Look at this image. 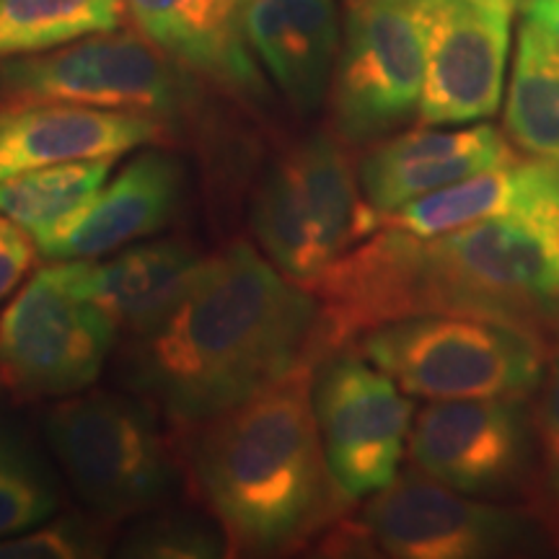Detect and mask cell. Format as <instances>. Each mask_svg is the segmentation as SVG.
I'll return each instance as SVG.
<instances>
[{
  "mask_svg": "<svg viewBox=\"0 0 559 559\" xmlns=\"http://www.w3.org/2000/svg\"><path fill=\"white\" fill-rule=\"evenodd\" d=\"M324 313L326 355L402 317L464 313L559 332V164L536 158L508 213L436 239L381 226L311 285Z\"/></svg>",
  "mask_w": 559,
  "mask_h": 559,
  "instance_id": "obj_1",
  "label": "cell"
},
{
  "mask_svg": "<svg viewBox=\"0 0 559 559\" xmlns=\"http://www.w3.org/2000/svg\"><path fill=\"white\" fill-rule=\"evenodd\" d=\"M128 337L124 386L187 430L326 358L319 296L249 241L205 257L177 304Z\"/></svg>",
  "mask_w": 559,
  "mask_h": 559,
  "instance_id": "obj_2",
  "label": "cell"
},
{
  "mask_svg": "<svg viewBox=\"0 0 559 559\" xmlns=\"http://www.w3.org/2000/svg\"><path fill=\"white\" fill-rule=\"evenodd\" d=\"M313 366L192 428L187 481L228 539V555L304 547L353 502L334 481L313 415Z\"/></svg>",
  "mask_w": 559,
  "mask_h": 559,
  "instance_id": "obj_3",
  "label": "cell"
},
{
  "mask_svg": "<svg viewBox=\"0 0 559 559\" xmlns=\"http://www.w3.org/2000/svg\"><path fill=\"white\" fill-rule=\"evenodd\" d=\"M249 223L264 257L311 285L383 218L362 192L349 145L334 130H317L270 160L251 194Z\"/></svg>",
  "mask_w": 559,
  "mask_h": 559,
  "instance_id": "obj_4",
  "label": "cell"
},
{
  "mask_svg": "<svg viewBox=\"0 0 559 559\" xmlns=\"http://www.w3.org/2000/svg\"><path fill=\"white\" fill-rule=\"evenodd\" d=\"M362 358L425 402L531 396L549 342L526 326L464 313L402 317L358 337Z\"/></svg>",
  "mask_w": 559,
  "mask_h": 559,
  "instance_id": "obj_5",
  "label": "cell"
},
{
  "mask_svg": "<svg viewBox=\"0 0 559 559\" xmlns=\"http://www.w3.org/2000/svg\"><path fill=\"white\" fill-rule=\"evenodd\" d=\"M45 436L88 513L117 523L164 508L177 492L179 461L140 396L79 391L47 409Z\"/></svg>",
  "mask_w": 559,
  "mask_h": 559,
  "instance_id": "obj_6",
  "label": "cell"
},
{
  "mask_svg": "<svg viewBox=\"0 0 559 559\" xmlns=\"http://www.w3.org/2000/svg\"><path fill=\"white\" fill-rule=\"evenodd\" d=\"M120 326L50 262L0 313V383L19 400H66L96 383Z\"/></svg>",
  "mask_w": 559,
  "mask_h": 559,
  "instance_id": "obj_7",
  "label": "cell"
},
{
  "mask_svg": "<svg viewBox=\"0 0 559 559\" xmlns=\"http://www.w3.org/2000/svg\"><path fill=\"white\" fill-rule=\"evenodd\" d=\"M169 55L135 32H104L0 60V107L66 102L177 120L194 94Z\"/></svg>",
  "mask_w": 559,
  "mask_h": 559,
  "instance_id": "obj_8",
  "label": "cell"
},
{
  "mask_svg": "<svg viewBox=\"0 0 559 559\" xmlns=\"http://www.w3.org/2000/svg\"><path fill=\"white\" fill-rule=\"evenodd\" d=\"M370 555L396 559H487L555 549L528 508L472 498L419 469L370 495L358 515Z\"/></svg>",
  "mask_w": 559,
  "mask_h": 559,
  "instance_id": "obj_9",
  "label": "cell"
},
{
  "mask_svg": "<svg viewBox=\"0 0 559 559\" xmlns=\"http://www.w3.org/2000/svg\"><path fill=\"white\" fill-rule=\"evenodd\" d=\"M425 81L423 0H353L330 86L332 130L370 148L417 117Z\"/></svg>",
  "mask_w": 559,
  "mask_h": 559,
  "instance_id": "obj_10",
  "label": "cell"
},
{
  "mask_svg": "<svg viewBox=\"0 0 559 559\" xmlns=\"http://www.w3.org/2000/svg\"><path fill=\"white\" fill-rule=\"evenodd\" d=\"M311 396L326 464L342 492L362 500L391 485L415 415L400 383L347 347L319 362Z\"/></svg>",
  "mask_w": 559,
  "mask_h": 559,
  "instance_id": "obj_11",
  "label": "cell"
},
{
  "mask_svg": "<svg viewBox=\"0 0 559 559\" xmlns=\"http://www.w3.org/2000/svg\"><path fill=\"white\" fill-rule=\"evenodd\" d=\"M412 466L481 500H521L536 469L531 396L451 400L425 407L412 423Z\"/></svg>",
  "mask_w": 559,
  "mask_h": 559,
  "instance_id": "obj_12",
  "label": "cell"
},
{
  "mask_svg": "<svg viewBox=\"0 0 559 559\" xmlns=\"http://www.w3.org/2000/svg\"><path fill=\"white\" fill-rule=\"evenodd\" d=\"M425 81L419 128L487 120L500 109L510 13L477 0H423Z\"/></svg>",
  "mask_w": 559,
  "mask_h": 559,
  "instance_id": "obj_13",
  "label": "cell"
},
{
  "mask_svg": "<svg viewBox=\"0 0 559 559\" xmlns=\"http://www.w3.org/2000/svg\"><path fill=\"white\" fill-rule=\"evenodd\" d=\"M185 185V166L174 153H138L79 213L37 243L39 254L52 262L99 260L156 236L177 218Z\"/></svg>",
  "mask_w": 559,
  "mask_h": 559,
  "instance_id": "obj_14",
  "label": "cell"
},
{
  "mask_svg": "<svg viewBox=\"0 0 559 559\" xmlns=\"http://www.w3.org/2000/svg\"><path fill=\"white\" fill-rule=\"evenodd\" d=\"M166 120L128 109L32 102L0 107V179L83 158H120L166 140Z\"/></svg>",
  "mask_w": 559,
  "mask_h": 559,
  "instance_id": "obj_15",
  "label": "cell"
},
{
  "mask_svg": "<svg viewBox=\"0 0 559 559\" xmlns=\"http://www.w3.org/2000/svg\"><path fill=\"white\" fill-rule=\"evenodd\" d=\"M513 143L492 124L461 130L419 128L383 138L362 153V192L381 218L474 174L515 164Z\"/></svg>",
  "mask_w": 559,
  "mask_h": 559,
  "instance_id": "obj_16",
  "label": "cell"
},
{
  "mask_svg": "<svg viewBox=\"0 0 559 559\" xmlns=\"http://www.w3.org/2000/svg\"><path fill=\"white\" fill-rule=\"evenodd\" d=\"M243 37L298 115L324 104L342 41L334 0H249Z\"/></svg>",
  "mask_w": 559,
  "mask_h": 559,
  "instance_id": "obj_17",
  "label": "cell"
},
{
  "mask_svg": "<svg viewBox=\"0 0 559 559\" xmlns=\"http://www.w3.org/2000/svg\"><path fill=\"white\" fill-rule=\"evenodd\" d=\"M70 277L115 319L122 332L138 334L177 304L205 262L194 243L169 239L138 241L107 260H66Z\"/></svg>",
  "mask_w": 559,
  "mask_h": 559,
  "instance_id": "obj_18",
  "label": "cell"
},
{
  "mask_svg": "<svg viewBox=\"0 0 559 559\" xmlns=\"http://www.w3.org/2000/svg\"><path fill=\"white\" fill-rule=\"evenodd\" d=\"M515 148L559 164V41L523 19L506 102Z\"/></svg>",
  "mask_w": 559,
  "mask_h": 559,
  "instance_id": "obj_19",
  "label": "cell"
},
{
  "mask_svg": "<svg viewBox=\"0 0 559 559\" xmlns=\"http://www.w3.org/2000/svg\"><path fill=\"white\" fill-rule=\"evenodd\" d=\"M534 171L536 158L474 174L407 202L386 215L383 226L402 228L419 239H436L472 223L495 218L519 205L534 179Z\"/></svg>",
  "mask_w": 559,
  "mask_h": 559,
  "instance_id": "obj_20",
  "label": "cell"
},
{
  "mask_svg": "<svg viewBox=\"0 0 559 559\" xmlns=\"http://www.w3.org/2000/svg\"><path fill=\"white\" fill-rule=\"evenodd\" d=\"M111 166L115 158H83L0 179V213L39 243L107 185Z\"/></svg>",
  "mask_w": 559,
  "mask_h": 559,
  "instance_id": "obj_21",
  "label": "cell"
},
{
  "mask_svg": "<svg viewBox=\"0 0 559 559\" xmlns=\"http://www.w3.org/2000/svg\"><path fill=\"white\" fill-rule=\"evenodd\" d=\"M124 0H0V60L120 29Z\"/></svg>",
  "mask_w": 559,
  "mask_h": 559,
  "instance_id": "obj_22",
  "label": "cell"
},
{
  "mask_svg": "<svg viewBox=\"0 0 559 559\" xmlns=\"http://www.w3.org/2000/svg\"><path fill=\"white\" fill-rule=\"evenodd\" d=\"M60 508V489L29 440L0 423V539L24 534Z\"/></svg>",
  "mask_w": 559,
  "mask_h": 559,
  "instance_id": "obj_23",
  "label": "cell"
},
{
  "mask_svg": "<svg viewBox=\"0 0 559 559\" xmlns=\"http://www.w3.org/2000/svg\"><path fill=\"white\" fill-rule=\"evenodd\" d=\"M536 469L526 508L547 528L559 549V332L549 340L539 386L531 394Z\"/></svg>",
  "mask_w": 559,
  "mask_h": 559,
  "instance_id": "obj_24",
  "label": "cell"
},
{
  "mask_svg": "<svg viewBox=\"0 0 559 559\" xmlns=\"http://www.w3.org/2000/svg\"><path fill=\"white\" fill-rule=\"evenodd\" d=\"M120 544V557L138 559H215L228 555V539L215 519L177 508L145 513Z\"/></svg>",
  "mask_w": 559,
  "mask_h": 559,
  "instance_id": "obj_25",
  "label": "cell"
},
{
  "mask_svg": "<svg viewBox=\"0 0 559 559\" xmlns=\"http://www.w3.org/2000/svg\"><path fill=\"white\" fill-rule=\"evenodd\" d=\"M115 523L94 513L52 515L24 534L0 539V559H96L109 549Z\"/></svg>",
  "mask_w": 559,
  "mask_h": 559,
  "instance_id": "obj_26",
  "label": "cell"
},
{
  "mask_svg": "<svg viewBox=\"0 0 559 559\" xmlns=\"http://www.w3.org/2000/svg\"><path fill=\"white\" fill-rule=\"evenodd\" d=\"M140 34L179 66L202 73L198 0H124Z\"/></svg>",
  "mask_w": 559,
  "mask_h": 559,
  "instance_id": "obj_27",
  "label": "cell"
},
{
  "mask_svg": "<svg viewBox=\"0 0 559 559\" xmlns=\"http://www.w3.org/2000/svg\"><path fill=\"white\" fill-rule=\"evenodd\" d=\"M37 251L32 236L16 221L0 213V304L29 275Z\"/></svg>",
  "mask_w": 559,
  "mask_h": 559,
  "instance_id": "obj_28",
  "label": "cell"
},
{
  "mask_svg": "<svg viewBox=\"0 0 559 559\" xmlns=\"http://www.w3.org/2000/svg\"><path fill=\"white\" fill-rule=\"evenodd\" d=\"M523 16L559 41V0H528Z\"/></svg>",
  "mask_w": 559,
  "mask_h": 559,
  "instance_id": "obj_29",
  "label": "cell"
},
{
  "mask_svg": "<svg viewBox=\"0 0 559 559\" xmlns=\"http://www.w3.org/2000/svg\"><path fill=\"white\" fill-rule=\"evenodd\" d=\"M481 5H489V9H498V11H506L513 16L515 11H523V5L528 3V0H477Z\"/></svg>",
  "mask_w": 559,
  "mask_h": 559,
  "instance_id": "obj_30",
  "label": "cell"
}]
</instances>
